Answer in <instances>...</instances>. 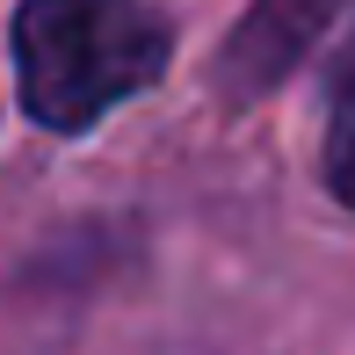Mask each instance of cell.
I'll list each match as a JSON object with an SVG mask.
<instances>
[{
    "label": "cell",
    "instance_id": "6da1fadb",
    "mask_svg": "<svg viewBox=\"0 0 355 355\" xmlns=\"http://www.w3.org/2000/svg\"><path fill=\"white\" fill-rule=\"evenodd\" d=\"M167 22L153 0H22L15 8V80L29 123L80 138L167 73Z\"/></svg>",
    "mask_w": 355,
    "mask_h": 355
},
{
    "label": "cell",
    "instance_id": "7a4b0ae2",
    "mask_svg": "<svg viewBox=\"0 0 355 355\" xmlns=\"http://www.w3.org/2000/svg\"><path fill=\"white\" fill-rule=\"evenodd\" d=\"M327 174H334V196L355 211V87L334 109V138H327Z\"/></svg>",
    "mask_w": 355,
    "mask_h": 355
}]
</instances>
